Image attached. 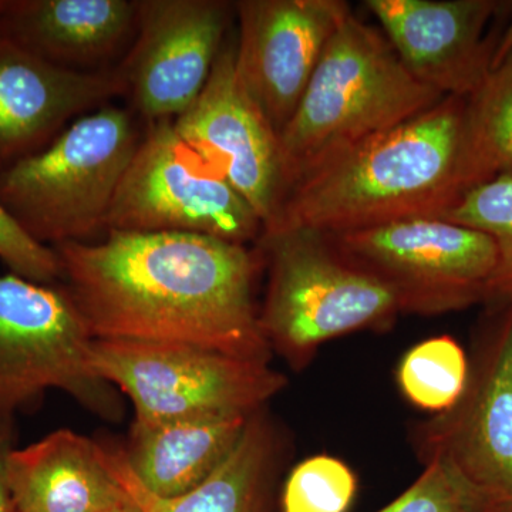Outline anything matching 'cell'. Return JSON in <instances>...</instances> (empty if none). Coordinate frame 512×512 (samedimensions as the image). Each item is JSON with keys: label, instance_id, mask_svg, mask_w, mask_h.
Instances as JSON below:
<instances>
[{"label": "cell", "instance_id": "1", "mask_svg": "<svg viewBox=\"0 0 512 512\" xmlns=\"http://www.w3.org/2000/svg\"><path fill=\"white\" fill-rule=\"evenodd\" d=\"M53 248L93 339L269 362L254 296L262 256L247 245L187 232L109 231L99 244Z\"/></svg>", "mask_w": 512, "mask_h": 512}, {"label": "cell", "instance_id": "2", "mask_svg": "<svg viewBox=\"0 0 512 512\" xmlns=\"http://www.w3.org/2000/svg\"><path fill=\"white\" fill-rule=\"evenodd\" d=\"M467 99L431 109L336 154L286 192L262 232L340 235L416 218H443L471 190L464 151Z\"/></svg>", "mask_w": 512, "mask_h": 512}, {"label": "cell", "instance_id": "3", "mask_svg": "<svg viewBox=\"0 0 512 512\" xmlns=\"http://www.w3.org/2000/svg\"><path fill=\"white\" fill-rule=\"evenodd\" d=\"M441 99L407 70L383 32L350 12L330 37L279 136L285 194L329 158L419 116Z\"/></svg>", "mask_w": 512, "mask_h": 512}, {"label": "cell", "instance_id": "4", "mask_svg": "<svg viewBox=\"0 0 512 512\" xmlns=\"http://www.w3.org/2000/svg\"><path fill=\"white\" fill-rule=\"evenodd\" d=\"M258 245L268 265L259 325L269 348L293 369L330 340L387 328L402 313L393 292L340 254L326 235L262 232Z\"/></svg>", "mask_w": 512, "mask_h": 512}, {"label": "cell", "instance_id": "5", "mask_svg": "<svg viewBox=\"0 0 512 512\" xmlns=\"http://www.w3.org/2000/svg\"><path fill=\"white\" fill-rule=\"evenodd\" d=\"M140 136L127 110L103 106L74 120L40 153L0 173V202L47 247L106 229Z\"/></svg>", "mask_w": 512, "mask_h": 512}, {"label": "cell", "instance_id": "6", "mask_svg": "<svg viewBox=\"0 0 512 512\" xmlns=\"http://www.w3.org/2000/svg\"><path fill=\"white\" fill-rule=\"evenodd\" d=\"M92 366L126 394L141 426L252 416L286 386L269 362L171 343L94 339Z\"/></svg>", "mask_w": 512, "mask_h": 512}, {"label": "cell", "instance_id": "7", "mask_svg": "<svg viewBox=\"0 0 512 512\" xmlns=\"http://www.w3.org/2000/svg\"><path fill=\"white\" fill-rule=\"evenodd\" d=\"M93 340L66 286L0 275V419L62 390L97 416L120 420L116 387L94 372Z\"/></svg>", "mask_w": 512, "mask_h": 512}, {"label": "cell", "instance_id": "8", "mask_svg": "<svg viewBox=\"0 0 512 512\" xmlns=\"http://www.w3.org/2000/svg\"><path fill=\"white\" fill-rule=\"evenodd\" d=\"M106 231L187 232L247 245L264 222L173 120L151 121L121 178Z\"/></svg>", "mask_w": 512, "mask_h": 512}, {"label": "cell", "instance_id": "9", "mask_svg": "<svg viewBox=\"0 0 512 512\" xmlns=\"http://www.w3.org/2000/svg\"><path fill=\"white\" fill-rule=\"evenodd\" d=\"M329 239L393 292L402 313L436 316L484 302L497 266L490 235L444 218L393 222Z\"/></svg>", "mask_w": 512, "mask_h": 512}, {"label": "cell", "instance_id": "10", "mask_svg": "<svg viewBox=\"0 0 512 512\" xmlns=\"http://www.w3.org/2000/svg\"><path fill=\"white\" fill-rule=\"evenodd\" d=\"M231 9L220 0H137L136 43L119 70L150 123L177 119L200 96L224 47Z\"/></svg>", "mask_w": 512, "mask_h": 512}, {"label": "cell", "instance_id": "11", "mask_svg": "<svg viewBox=\"0 0 512 512\" xmlns=\"http://www.w3.org/2000/svg\"><path fill=\"white\" fill-rule=\"evenodd\" d=\"M173 124L254 208L264 228L274 220L285 194L279 134L239 79L235 46L222 47L204 90Z\"/></svg>", "mask_w": 512, "mask_h": 512}, {"label": "cell", "instance_id": "12", "mask_svg": "<svg viewBox=\"0 0 512 512\" xmlns=\"http://www.w3.org/2000/svg\"><path fill=\"white\" fill-rule=\"evenodd\" d=\"M235 9L239 79L281 136L330 37L352 10L340 0H242Z\"/></svg>", "mask_w": 512, "mask_h": 512}, {"label": "cell", "instance_id": "13", "mask_svg": "<svg viewBox=\"0 0 512 512\" xmlns=\"http://www.w3.org/2000/svg\"><path fill=\"white\" fill-rule=\"evenodd\" d=\"M421 451L443 457L485 512H512V312L460 403L424 424Z\"/></svg>", "mask_w": 512, "mask_h": 512}, {"label": "cell", "instance_id": "14", "mask_svg": "<svg viewBox=\"0 0 512 512\" xmlns=\"http://www.w3.org/2000/svg\"><path fill=\"white\" fill-rule=\"evenodd\" d=\"M383 35L419 82L468 99L491 72L495 47L484 30L491 0H367Z\"/></svg>", "mask_w": 512, "mask_h": 512}, {"label": "cell", "instance_id": "15", "mask_svg": "<svg viewBox=\"0 0 512 512\" xmlns=\"http://www.w3.org/2000/svg\"><path fill=\"white\" fill-rule=\"evenodd\" d=\"M127 94L120 70L82 72L0 36V173L45 150L70 121Z\"/></svg>", "mask_w": 512, "mask_h": 512}, {"label": "cell", "instance_id": "16", "mask_svg": "<svg viewBox=\"0 0 512 512\" xmlns=\"http://www.w3.org/2000/svg\"><path fill=\"white\" fill-rule=\"evenodd\" d=\"M6 477L16 512H106L131 501L107 448L69 429L13 448Z\"/></svg>", "mask_w": 512, "mask_h": 512}, {"label": "cell", "instance_id": "17", "mask_svg": "<svg viewBox=\"0 0 512 512\" xmlns=\"http://www.w3.org/2000/svg\"><path fill=\"white\" fill-rule=\"evenodd\" d=\"M136 28L131 0H8L0 13V36L70 70L107 59Z\"/></svg>", "mask_w": 512, "mask_h": 512}, {"label": "cell", "instance_id": "18", "mask_svg": "<svg viewBox=\"0 0 512 512\" xmlns=\"http://www.w3.org/2000/svg\"><path fill=\"white\" fill-rule=\"evenodd\" d=\"M107 448L111 470L143 512H268L279 440L262 410L249 417L237 446L194 490L174 498L148 493L131 474L123 450Z\"/></svg>", "mask_w": 512, "mask_h": 512}, {"label": "cell", "instance_id": "19", "mask_svg": "<svg viewBox=\"0 0 512 512\" xmlns=\"http://www.w3.org/2000/svg\"><path fill=\"white\" fill-rule=\"evenodd\" d=\"M249 417H207L157 426L133 423L124 460L148 493L178 497L204 483L224 463Z\"/></svg>", "mask_w": 512, "mask_h": 512}, {"label": "cell", "instance_id": "20", "mask_svg": "<svg viewBox=\"0 0 512 512\" xmlns=\"http://www.w3.org/2000/svg\"><path fill=\"white\" fill-rule=\"evenodd\" d=\"M464 151L471 190L512 177V53L467 99Z\"/></svg>", "mask_w": 512, "mask_h": 512}, {"label": "cell", "instance_id": "21", "mask_svg": "<svg viewBox=\"0 0 512 512\" xmlns=\"http://www.w3.org/2000/svg\"><path fill=\"white\" fill-rule=\"evenodd\" d=\"M396 376L407 402L437 416L450 412L463 399L470 383V366L456 339L434 336L407 350Z\"/></svg>", "mask_w": 512, "mask_h": 512}, {"label": "cell", "instance_id": "22", "mask_svg": "<svg viewBox=\"0 0 512 512\" xmlns=\"http://www.w3.org/2000/svg\"><path fill=\"white\" fill-rule=\"evenodd\" d=\"M443 218L494 239L497 266L484 302L512 306V177L503 175L478 185Z\"/></svg>", "mask_w": 512, "mask_h": 512}, {"label": "cell", "instance_id": "23", "mask_svg": "<svg viewBox=\"0 0 512 512\" xmlns=\"http://www.w3.org/2000/svg\"><path fill=\"white\" fill-rule=\"evenodd\" d=\"M357 480L339 458L319 454L301 461L282 494L284 512H346L355 500Z\"/></svg>", "mask_w": 512, "mask_h": 512}, {"label": "cell", "instance_id": "24", "mask_svg": "<svg viewBox=\"0 0 512 512\" xmlns=\"http://www.w3.org/2000/svg\"><path fill=\"white\" fill-rule=\"evenodd\" d=\"M419 478L377 512H485L477 495L440 456L424 458Z\"/></svg>", "mask_w": 512, "mask_h": 512}, {"label": "cell", "instance_id": "25", "mask_svg": "<svg viewBox=\"0 0 512 512\" xmlns=\"http://www.w3.org/2000/svg\"><path fill=\"white\" fill-rule=\"evenodd\" d=\"M0 261L10 272L37 284L53 285L63 279V266L53 247L40 244L20 227L0 202Z\"/></svg>", "mask_w": 512, "mask_h": 512}, {"label": "cell", "instance_id": "26", "mask_svg": "<svg viewBox=\"0 0 512 512\" xmlns=\"http://www.w3.org/2000/svg\"><path fill=\"white\" fill-rule=\"evenodd\" d=\"M15 443L16 429L13 417L0 419V512H16L6 477V463L10 451L15 448Z\"/></svg>", "mask_w": 512, "mask_h": 512}, {"label": "cell", "instance_id": "27", "mask_svg": "<svg viewBox=\"0 0 512 512\" xmlns=\"http://www.w3.org/2000/svg\"><path fill=\"white\" fill-rule=\"evenodd\" d=\"M512 53V22L511 25L508 26L507 32L504 33L503 39L497 43L494 50L493 56V64H491V69L497 67L498 64L503 62L505 57L511 55Z\"/></svg>", "mask_w": 512, "mask_h": 512}, {"label": "cell", "instance_id": "28", "mask_svg": "<svg viewBox=\"0 0 512 512\" xmlns=\"http://www.w3.org/2000/svg\"><path fill=\"white\" fill-rule=\"evenodd\" d=\"M106 512H143L140 508L134 504V501L131 500L130 503L121 505L119 508H114V510L106 511Z\"/></svg>", "mask_w": 512, "mask_h": 512}, {"label": "cell", "instance_id": "29", "mask_svg": "<svg viewBox=\"0 0 512 512\" xmlns=\"http://www.w3.org/2000/svg\"><path fill=\"white\" fill-rule=\"evenodd\" d=\"M6 5H8V0H0V13L3 12V9L6 8Z\"/></svg>", "mask_w": 512, "mask_h": 512}]
</instances>
